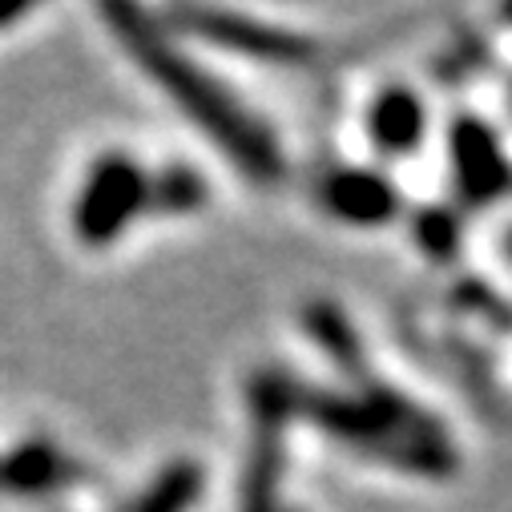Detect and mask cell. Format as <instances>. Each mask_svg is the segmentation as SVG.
<instances>
[{
    "mask_svg": "<svg viewBox=\"0 0 512 512\" xmlns=\"http://www.w3.org/2000/svg\"><path fill=\"white\" fill-rule=\"evenodd\" d=\"M299 379L283 367H263L250 379V460L242 476V512H279V480H283V448L287 428L295 424Z\"/></svg>",
    "mask_w": 512,
    "mask_h": 512,
    "instance_id": "3957f363",
    "label": "cell"
},
{
    "mask_svg": "<svg viewBox=\"0 0 512 512\" xmlns=\"http://www.w3.org/2000/svg\"><path fill=\"white\" fill-rule=\"evenodd\" d=\"M504 254H508V259H512V230L504 234Z\"/></svg>",
    "mask_w": 512,
    "mask_h": 512,
    "instance_id": "5bb4252c",
    "label": "cell"
},
{
    "mask_svg": "<svg viewBox=\"0 0 512 512\" xmlns=\"http://www.w3.org/2000/svg\"><path fill=\"white\" fill-rule=\"evenodd\" d=\"M319 198L335 218L351 226H379L400 210V194L388 178L375 170H355V166L327 174L319 186Z\"/></svg>",
    "mask_w": 512,
    "mask_h": 512,
    "instance_id": "ba28073f",
    "label": "cell"
},
{
    "mask_svg": "<svg viewBox=\"0 0 512 512\" xmlns=\"http://www.w3.org/2000/svg\"><path fill=\"white\" fill-rule=\"evenodd\" d=\"M186 33L218 45V49H230V53H242V57H254V61H275V65H295V61H307L311 57V41L299 37V33H287L279 25H267V21H254V17H242V13H226V9H174L170 13Z\"/></svg>",
    "mask_w": 512,
    "mask_h": 512,
    "instance_id": "5b68a950",
    "label": "cell"
},
{
    "mask_svg": "<svg viewBox=\"0 0 512 512\" xmlns=\"http://www.w3.org/2000/svg\"><path fill=\"white\" fill-rule=\"evenodd\" d=\"M206 206V178L182 162L150 170V210L154 214H190Z\"/></svg>",
    "mask_w": 512,
    "mask_h": 512,
    "instance_id": "7c38bea8",
    "label": "cell"
},
{
    "mask_svg": "<svg viewBox=\"0 0 512 512\" xmlns=\"http://www.w3.org/2000/svg\"><path fill=\"white\" fill-rule=\"evenodd\" d=\"M424 130H428L424 101L404 85L383 89L367 109V134L379 154H412L424 142Z\"/></svg>",
    "mask_w": 512,
    "mask_h": 512,
    "instance_id": "9c48e42d",
    "label": "cell"
},
{
    "mask_svg": "<svg viewBox=\"0 0 512 512\" xmlns=\"http://www.w3.org/2000/svg\"><path fill=\"white\" fill-rule=\"evenodd\" d=\"M416 238L428 254H436V259H448V254L456 250L460 242V222L448 214V210H424L416 218Z\"/></svg>",
    "mask_w": 512,
    "mask_h": 512,
    "instance_id": "4fadbf2b",
    "label": "cell"
},
{
    "mask_svg": "<svg viewBox=\"0 0 512 512\" xmlns=\"http://www.w3.org/2000/svg\"><path fill=\"white\" fill-rule=\"evenodd\" d=\"M85 480V464L49 436H33L0 452V496H57Z\"/></svg>",
    "mask_w": 512,
    "mask_h": 512,
    "instance_id": "52a82bcc",
    "label": "cell"
},
{
    "mask_svg": "<svg viewBox=\"0 0 512 512\" xmlns=\"http://www.w3.org/2000/svg\"><path fill=\"white\" fill-rule=\"evenodd\" d=\"M101 17L109 21V29L121 41V49L150 73L154 85H162L170 93V101L246 178H254V182L283 178V150H279L275 134L218 77H210L202 65H194L142 9L105 5Z\"/></svg>",
    "mask_w": 512,
    "mask_h": 512,
    "instance_id": "6da1fadb",
    "label": "cell"
},
{
    "mask_svg": "<svg viewBox=\"0 0 512 512\" xmlns=\"http://www.w3.org/2000/svg\"><path fill=\"white\" fill-rule=\"evenodd\" d=\"M307 335L327 351V359H335V367H343L347 375H363V347L355 327L347 323V315L335 303H311L307 315Z\"/></svg>",
    "mask_w": 512,
    "mask_h": 512,
    "instance_id": "8fae6325",
    "label": "cell"
},
{
    "mask_svg": "<svg viewBox=\"0 0 512 512\" xmlns=\"http://www.w3.org/2000/svg\"><path fill=\"white\" fill-rule=\"evenodd\" d=\"M452 178L468 206H488L512 186V166L496 134L476 117L452 121Z\"/></svg>",
    "mask_w": 512,
    "mask_h": 512,
    "instance_id": "8992f818",
    "label": "cell"
},
{
    "mask_svg": "<svg viewBox=\"0 0 512 512\" xmlns=\"http://www.w3.org/2000/svg\"><path fill=\"white\" fill-rule=\"evenodd\" d=\"M202 488H206V472L194 460H174L121 512H190L202 500Z\"/></svg>",
    "mask_w": 512,
    "mask_h": 512,
    "instance_id": "30bf717a",
    "label": "cell"
},
{
    "mask_svg": "<svg viewBox=\"0 0 512 512\" xmlns=\"http://www.w3.org/2000/svg\"><path fill=\"white\" fill-rule=\"evenodd\" d=\"M295 420L315 424L355 456L379 460L416 476H448L456 468V444L444 424L388 383H363L355 392H327L299 379Z\"/></svg>",
    "mask_w": 512,
    "mask_h": 512,
    "instance_id": "7a4b0ae2",
    "label": "cell"
},
{
    "mask_svg": "<svg viewBox=\"0 0 512 512\" xmlns=\"http://www.w3.org/2000/svg\"><path fill=\"white\" fill-rule=\"evenodd\" d=\"M150 210V170L130 154H101L77 194L73 230L85 246H105L125 234L138 214Z\"/></svg>",
    "mask_w": 512,
    "mask_h": 512,
    "instance_id": "277c9868",
    "label": "cell"
},
{
    "mask_svg": "<svg viewBox=\"0 0 512 512\" xmlns=\"http://www.w3.org/2000/svg\"><path fill=\"white\" fill-rule=\"evenodd\" d=\"M504 17H508V21H512V9H508V13H504Z\"/></svg>",
    "mask_w": 512,
    "mask_h": 512,
    "instance_id": "9a60e30c",
    "label": "cell"
}]
</instances>
